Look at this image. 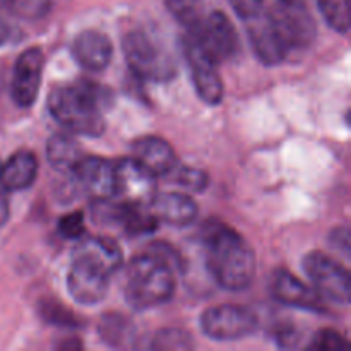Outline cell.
<instances>
[{
    "label": "cell",
    "mask_w": 351,
    "mask_h": 351,
    "mask_svg": "<svg viewBox=\"0 0 351 351\" xmlns=\"http://www.w3.org/2000/svg\"><path fill=\"white\" fill-rule=\"evenodd\" d=\"M187 33H192L197 38L206 53L218 65L233 58L239 51V33L228 16L219 10L209 14L206 19L201 21L199 27Z\"/></svg>",
    "instance_id": "cell-8"
},
{
    "label": "cell",
    "mask_w": 351,
    "mask_h": 351,
    "mask_svg": "<svg viewBox=\"0 0 351 351\" xmlns=\"http://www.w3.org/2000/svg\"><path fill=\"white\" fill-rule=\"evenodd\" d=\"M206 263L221 288L242 291L256 276V254L239 232L215 221L204 230Z\"/></svg>",
    "instance_id": "cell-2"
},
{
    "label": "cell",
    "mask_w": 351,
    "mask_h": 351,
    "mask_svg": "<svg viewBox=\"0 0 351 351\" xmlns=\"http://www.w3.org/2000/svg\"><path fill=\"white\" fill-rule=\"evenodd\" d=\"M247 33L254 51L263 64L278 65L290 55V50L269 12L261 10L259 14L247 19Z\"/></svg>",
    "instance_id": "cell-11"
},
{
    "label": "cell",
    "mask_w": 351,
    "mask_h": 351,
    "mask_svg": "<svg viewBox=\"0 0 351 351\" xmlns=\"http://www.w3.org/2000/svg\"><path fill=\"white\" fill-rule=\"evenodd\" d=\"M151 213L158 221L171 226H187L197 218V204L180 192H156L149 204Z\"/></svg>",
    "instance_id": "cell-18"
},
{
    "label": "cell",
    "mask_w": 351,
    "mask_h": 351,
    "mask_svg": "<svg viewBox=\"0 0 351 351\" xmlns=\"http://www.w3.org/2000/svg\"><path fill=\"white\" fill-rule=\"evenodd\" d=\"M271 291L278 302L288 305V307L317 312V314L326 312L324 298L314 288L307 287L304 281L298 280L287 269H280L274 273L273 280H271Z\"/></svg>",
    "instance_id": "cell-15"
},
{
    "label": "cell",
    "mask_w": 351,
    "mask_h": 351,
    "mask_svg": "<svg viewBox=\"0 0 351 351\" xmlns=\"http://www.w3.org/2000/svg\"><path fill=\"white\" fill-rule=\"evenodd\" d=\"M132 158L156 177H167L177 165V158L170 144L156 136H144L134 141Z\"/></svg>",
    "instance_id": "cell-19"
},
{
    "label": "cell",
    "mask_w": 351,
    "mask_h": 351,
    "mask_svg": "<svg viewBox=\"0 0 351 351\" xmlns=\"http://www.w3.org/2000/svg\"><path fill=\"white\" fill-rule=\"evenodd\" d=\"M112 93L105 86L81 81L55 88L48 98V110L69 132L98 137L105 130L103 112L112 106Z\"/></svg>",
    "instance_id": "cell-1"
},
{
    "label": "cell",
    "mask_w": 351,
    "mask_h": 351,
    "mask_svg": "<svg viewBox=\"0 0 351 351\" xmlns=\"http://www.w3.org/2000/svg\"><path fill=\"white\" fill-rule=\"evenodd\" d=\"M151 348L154 350H187L192 348V338L182 329H163L154 335L151 341Z\"/></svg>",
    "instance_id": "cell-28"
},
{
    "label": "cell",
    "mask_w": 351,
    "mask_h": 351,
    "mask_svg": "<svg viewBox=\"0 0 351 351\" xmlns=\"http://www.w3.org/2000/svg\"><path fill=\"white\" fill-rule=\"evenodd\" d=\"M75 182L93 201L115 197V163L99 156L84 158L72 168Z\"/></svg>",
    "instance_id": "cell-12"
},
{
    "label": "cell",
    "mask_w": 351,
    "mask_h": 351,
    "mask_svg": "<svg viewBox=\"0 0 351 351\" xmlns=\"http://www.w3.org/2000/svg\"><path fill=\"white\" fill-rule=\"evenodd\" d=\"M99 336H101L103 341H106L108 345L112 346H120L123 345L125 339H129L130 332V326L129 321L125 317L119 314H108L101 319L98 326Z\"/></svg>",
    "instance_id": "cell-25"
},
{
    "label": "cell",
    "mask_w": 351,
    "mask_h": 351,
    "mask_svg": "<svg viewBox=\"0 0 351 351\" xmlns=\"http://www.w3.org/2000/svg\"><path fill=\"white\" fill-rule=\"evenodd\" d=\"M9 211L10 209H9V201H7L5 191L0 187V228H2V226L7 223V219H9Z\"/></svg>",
    "instance_id": "cell-34"
},
{
    "label": "cell",
    "mask_w": 351,
    "mask_h": 351,
    "mask_svg": "<svg viewBox=\"0 0 351 351\" xmlns=\"http://www.w3.org/2000/svg\"><path fill=\"white\" fill-rule=\"evenodd\" d=\"M298 339H300V332L291 326L280 328V331L276 332V341L281 348H295L298 345Z\"/></svg>",
    "instance_id": "cell-32"
},
{
    "label": "cell",
    "mask_w": 351,
    "mask_h": 351,
    "mask_svg": "<svg viewBox=\"0 0 351 351\" xmlns=\"http://www.w3.org/2000/svg\"><path fill=\"white\" fill-rule=\"evenodd\" d=\"M9 38H10V27L7 26L2 19H0V45L7 43V41H9Z\"/></svg>",
    "instance_id": "cell-35"
},
{
    "label": "cell",
    "mask_w": 351,
    "mask_h": 351,
    "mask_svg": "<svg viewBox=\"0 0 351 351\" xmlns=\"http://www.w3.org/2000/svg\"><path fill=\"white\" fill-rule=\"evenodd\" d=\"M47 156L51 167L62 171H72L79 160L82 158V151L77 141L67 132L55 134L50 137L47 146Z\"/></svg>",
    "instance_id": "cell-21"
},
{
    "label": "cell",
    "mask_w": 351,
    "mask_h": 351,
    "mask_svg": "<svg viewBox=\"0 0 351 351\" xmlns=\"http://www.w3.org/2000/svg\"><path fill=\"white\" fill-rule=\"evenodd\" d=\"M167 177H171V180H173L175 184L180 185V187L194 192L206 191V187H208L209 184V178L204 171L191 167H177V165H175L173 170H171Z\"/></svg>",
    "instance_id": "cell-27"
},
{
    "label": "cell",
    "mask_w": 351,
    "mask_h": 351,
    "mask_svg": "<svg viewBox=\"0 0 351 351\" xmlns=\"http://www.w3.org/2000/svg\"><path fill=\"white\" fill-rule=\"evenodd\" d=\"M287 43L290 53L293 50H304L312 45L315 38V24L308 10L305 9L304 2L283 3L269 10Z\"/></svg>",
    "instance_id": "cell-10"
},
{
    "label": "cell",
    "mask_w": 351,
    "mask_h": 351,
    "mask_svg": "<svg viewBox=\"0 0 351 351\" xmlns=\"http://www.w3.org/2000/svg\"><path fill=\"white\" fill-rule=\"evenodd\" d=\"M185 57L199 98L208 105H218L223 99V81L219 77L218 64L206 53L192 33H187L185 38Z\"/></svg>",
    "instance_id": "cell-9"
},
{
    "label": "cell",
    "mask_w": 351,
    "mask_h": 351,
    "mask_svg": "<svg viewBox=\"0 0 351 351\" xmlns=\"http://www.w3.org/2000/svg\"><path fill=\"white\" fill-rule=\"evenodd\" d=\"M122 47L129 69L136 77L153 82L168 81L173 77V60L146 31L127 33Z\"/></svg>",
    "instance_id": "cell-4"
},
{
    "label": "cell",
    "mask_w": 351,
    "mask_h": 351,
    "mask_svg": "<svg viewBox=\"0 0 351 351\" xmlns=\"http://www.w3.org/2000/svg\"><path fill=\"white\" fill-rule=\"evenodd\" d=\"M58 232H60L65 239L72 240H79L81 237H84L86 226L82 213H71V215H65L64 218H60V221H58Z\"/></svg>",
    "instance_id": "cell-30"
},
{
    "label": "cell",
    "mask_w": 351,
    "mask_h": 351,
    "mask_svg": "<svg viewBox=\"0 0 351 351\" xmlns=\"http://www.w3.org/2000/svg\"><path fill=\"white\" fill-rule=\"evenodd\" d=\"M45 55L40 48H27L19 55L14 67V77L10 91L17 106L29 108L38 98L43 79Z\"/></svg>",
    "instance_id": "cell-13"
},
{
    "label": "cell",
    "mask_w": 351,
    "mask_h": 351,
    "mask_svg": "<svg viewBox=\"0 0 351 351\" xmlns=\"http://www.w3.org/2000/svg\"><path fill=\"white\" fill-rule=\"evenodd\" d=\"M50 0H0V10L27 21L45 17L50 12Z\"/></svg>",
    "instance_id": "cell-23"
},
{
    "label": "cell",
    "mask_w": 351,
    "mask_h": 351,
    "mask_svg": "<svg viewBox=\"0 0 351 351\" xmlns=\"http://www.w3.org/2000/svg\"><path fill=\"white\" fill-rule=\"evenodd\" d=\"M110 276L98 267L72 259V266L67 274V290L77 304L96 305L106 297Z\"/></svg>",
    "instance_id": "cell-14"
},
{
    "label": "cell",
    "mask_w": 351,
    "mask_h": 351,
    "mask_svg": "<svg viewBox=\"0 0 351 351\" xmlns=\"http://www.w3.org/2000/svg\"><path fill=\"white\" fill-rule=\"evenodd\" d=\"M308 350L312 351H346L348 350V343L345 341L339 332L332 331V329H322V331L315 332L312 338Z\"/></svg>",
    "instance_id": "cell-29"
},
{
    "label": "cell",
    "mask_w": 351,
    "mask_h": 351,
    "mask_svg": "<svg viewBox=\"0 0 351 351\" xmlns=\"http://www.w3.org/2000/svg\"><path fill=\"white\" fill-rule=\"evenodd\" d=\"M228 2L232 9L245 21L259 14L264 5V0H228Z\"/></svg>",
    "instance_id": "cell-31"
},
{
    "label": "cell",
    "mask_w": 351,
    "mask_h": 351,
    "mask_svg": "<svg viewBox=\"0 0 351 351\" xmlns=\"http://www.w3.org/2000/svg\"><path fill=\"white\" fill-rule=\"evenodd\" d=\"M40 315L51 326H60V328H77L79 319L72 314L69 308H65L57 300H41L40 302Z\"/></svg>",
    "instance_id": "cell-26"
},
{
    "label": "cell",
    "mask_w": 351,
    "mask_h": 351,
    "mask_svg": "<svg viewBox=\"0 0 351 351\" xmlns=\"http://www.w3.org/2000/svg\"><path fill=\"white\" fill-rule=\"evenodd\" d=\"M72 55L86 71L99 72L108 67L113 57V45L108 36L95 29L82 31L72 43Z\"/></svg>",
    "instance_id": "cell-17"
},
{
    "label": "cell",
    "mask_w": 351,
    "mask_h": 351,
    "mask_svg": "<svg viewBox=\"0 0 351 351\" xmlns=\"http://www.w3.org/2000/svg\"><path fill=\"white\" fill-rule=\"evenodd\" d=\"M38 160L31 151L21 149L0 165V187L5 192H17L31 187L36 180Z\"/></svg>",
    "instance_id": "cell-20"
},
{
    "label": "cell",
    "mask_w": 351,
    "mask_h": 351,
    "mask_svg": "<svg viewBox=\"0 0 351 351\" xmlns=\"http://www.w3.org/2000/svg\"><path fill=\"white\" fill-rule=\"evenodd\" d=\"M175 291V267L156 252L130 261L125 276V300L136 311H147L171 300Z\"/></svg>",
    "instance_id": "cell-3"
},
{
    "label": "cell",
    "mask_w": 351,
    "mask_h": 351,
    "mask_svg": "<svg viewBox=\"0 0 351 351\" xmlns=\"http://www.w3.org/2000/svg\"><path fill=\"white\" fill-rule=\"evenodd\" d=\"M168 12L187 31L199 27L202 21L201 0H165Z\"/></svg>",
    "instance_id": "cell-22"
},
{
    "label": "cell",
    "mask_w": 351,
    "mask_h": 351,
    "mask_svg": "<svg viewBox=\"0 0 351 351\" xmlns=\"http://www.w3.org/2000/svg\"><path fill=\"white\" fill-rule=\"evenodd\" d=\"M304 271L314 285V290L324 300L346 305L351 295L350 273L332 257L322 252H311L304 259Z\"/></svg>",
    "instance_id": "cell-5"
},
{
    "label": "cell",
    "mask_w": 351,
    "mask_h": 351,
    "mask_svg": "<svg viewBox=\"0 0 351 351\" xmlns=\"http://www.w3.org/2000/svg\"><path fill=\"white\" fill-rule=\"evenodd\" d=\"M283 3H295V2H302V0H280Z\"/></svg>",
    "instance_id": "cell-36"
},
{
    "label": "cell",
    "mask_w": 351,
    "mask_h": 351,
    "mask_svg": "<svg viewBox=\"0 0 351 351\" xmlns=\"http://www.w3.org/2000/svg\"><path fill=\"white\" fill-rule=\"evenodd\" d=\"M326 23L338 33L350 31V0H317Z\"/></svg>",
    "instance_id": "cell-24"
},
{
    "label": "cell",
    "mask_w": 351,
    "mask_h": 351,
    "mask_svg": "<svg viewBox=\"0 0 351 351\" xmlns=\"http://www.w3.org/2000/svg\"><path fill=\"white\" fill-rule=\"evenodd\" d=\"M74 250V259L84 261L112 276L122 267V249L108 237H81Z\"/></svg>",
    "instance_id": "cell-16"
},
{
    "label": "cell",
    "mask_w": 351,
    "mask_h": 351,
    "mask_svg": "<svg viewBox=\"0 0 351 351\" xmlns=\"http://www.w3.org/2000/svg\"><path fill=\"white\" fill-rule=\"evenodd\" d=\"M331 242H339V243H335V247H338V249L341 247L343 254H345V256H348V254H350V233H348V230H346V228L336 230L335 235H332V239H331Z\"/></svg>",
    "instance_id": "cell-33"
},
{
    "label": "cell",
    "mask_w": 351,
    "mask_h": 351,
    "mask_svg": "<svg viewBox=\"0 0 351 351\" xmlns=\"http://www.w3.org/2000/svg\"><path fill=\"white\" fill-rule=\"evenodd\" d=\"M156 175L134 158L115 163V197L129 206L147 208L156 195Z\"/></svg>",
    "instance_id": "cell-7"
},
{
    "label": "cell",
    "mask_w": 351,
    "mask_h": 351,
    "mask_svg": "<svg viewBox=\"0 0 351 351\" xmlns=\"http://www.w3.org/2000/svg\"><path fill=\"white\" fill-rule=\"evenodd\" d=\"M201 328L206 336L216 341H237L257 329V317L242 305H216L201 315Z\"/></svg>",
    "instance_id": "cell-6"
}]
</instances>
